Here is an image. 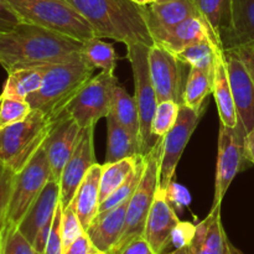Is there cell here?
<instances>
[{
	"instance_id": "cell-1",
	"label": "cell",
	"mask_w": 254,
	"mask_h": 254,
	"mask_svg": "<svg viewBox=\"0 0 254 254\" xmlns=\"http://www.w3.org/2000/svg\"><path fill=\"white\" fill-rule=\"evenodd\" d=\"M83 42L37 25L21 22L0 34V64L5 71L61 64L82 56Z\"/></svg>"
},
{
	"instance_id": "cell-2",
	"label": "cell",
	"mask_w": 254,
	"mask_h": 254,
	"mask_svg": "<svg viewBox=\"0 0 254 254\" xmlns=\"http://www.w3.org/2000/svg\"><path fill=\"white\" fill-rule=\"evenodd\" d=\"M93 29L99 39L108 37L127 47L143 44L151 47L154 37L146 22L145 5L133 0H67Z\"/></svg>"
},
{
	"instance_id": "cell-3",
	"label": "cell",
	"mask_w": 254,
	"mask_h": 254,
	"mask_svg": "<svg viewBox=\"0 0 254 254\" xmlns=\"http://www.w3.org/2000/svg\"><path fill=\"white\" fill-rule=\"evenodd\" d=\"M94 69L83 56L61 64H46L41 87L27 97L26 102L31 109L54 119L59 118L69 101L93 77Z\"/></svg>"
},
{
	"instance_id": "cell-4",
	"label": "cell",
	"mask_w": 254,
	"mask_h": 254,
	"mask_svg": "<svg viewBox=\"0 0 254 254\" xmlns=\"http://www.w3.org/2000/svg\"><path fill=\"white\" fill-rule=\"evenodd\" d=\"M56 119L32 109L22 121L0 129V161L17 174L44 146Z\"/></svg>"
},
{
	"instance_id": "cell-5",
	"label": "cell",
	"mask_w": 254,
	"mask_h": 254,
	"mask_svg": "<svg viewBox=\"0 0 254 254\" xmlns=\"http://www.w3.org/2000/svg\"><path fill=\"white\" fill-rule=\"evenodd\" d=\"M22 22L84 42L97 37L89 22L67 0H6Z\"/></svg>"
},
{
	"instance_id": "cell-6",
	"label": "cell",
	"mask_w": 254,
	"mask_h": 254,
	"mask_svg": "<svg viewBox=\"0 0 254 254\" xmlns=\"http://www.w3.org/2000/svg\"><path fill=\"white\" fill-rule=\"evenodd\" d=\"M163 148L164 136H159L153 148L144 155L145 166H144L143 176L136 190L129 198L123 233L109 254H118L122 248L128 245L131 240L143 237L146 218L160 185V163Z\"/></svg>"
},
{
	"instance_id": "cell-7",
	"label": "cell",
	"mask_w": 254,
	"mask_h": 254,
	"mask_svg": "<svg viewBox=\"0 0 254 254\" xmlns=\"http://www.w3.org/2000/svg\"><path fill=\"white\" fill-rule=\"evenodd\" d=\"M149 49L143 44L130 45L127 47V59L130 62L134 78V99L140 122V153L141 155L155 144V136L151 134V122L158 107V97L149 68Z\"/></svg>"
},
{
	"instance_id": "cell-8",
	"label": "cell",
	"mask_w": 254,
	"mask_h": 254,
	"mask_svg": "<svg viewBox=\"0 0 254 254\" xmlns=\"http://www.w3.org/2000/svg\"><path fill=\"white\" fill-rule=\"evenodd\" d=\"M117 82L116 74L101 71L84 83L64 111L81 128L96 126L99 119L106 118L111 112L112 91Z\"/></svg>"
},
{
	"instance_id": "cell-9",
	"label": "cell",
	"mask_w": 254,
	"mask_h": 254,
	"mask_svg": "<svg viewBox=\"0 0 254 254\" xmlns=\"http://www.w3.org/2000/svg\"><path fill=\"white\" fill-rule=\"evenodd\" d=\"M51 166L42 146L21 171L15 175L11 200L7 211V223L19 225L45 186L52 180Z\"/></svg>"
},
{
	"instance_id": "cell-10",
	"label": "cell",
	"mask_w": 254,
	"mask_h": 254,
	"mask_svg": "<svg viewBox=\"0 0 254 254\" xmlns=\"http://www.w3.org/2000/svg\"><path fill=\"white\" fill-rule=\"evenodd\" d=\"M246 135L247 133L241 122L235 128L226 127L220 122L215 197L212 207H221L233 179L245 169V163L247 161L245 154Z\"/></svg>"
},
{
	"instance_id": "cell-11",
	"label": "cell",
	"mask_w": 254,
	"mask_h": 254,
	"mask_svg": "<svg viewBox=\"0 0 254 254\" xmlns=\"http://www.w3.org/2000/svg\"><path fill=\"white\" fill-rule=\"evenodd\" d=\"M203 111H196L181 104L178 121L170 131L164 136V148L160 163V185L165 190L175 178L178 164L193 131L197 128Z\"/></svg>"
},
{
	"instance_id": "cell-12",
	"label": "cell",
	"mask_w": 254,
	"mask_h": 254,
	"mask_svg": "<svg viewBox=\"0 0 254 254\" xmlns=\"http://www.w3.org/2000/svg\"><path fill=\"white\" fill-rule=\"evenodd\" d=\"M185 64L175 54L155 44L149 49V68L158 102L174 101L183 104L184 69Z\"/></svg>"
},
{
	"instance_id": "cell-13",
	"label": "cell",
	"mask_w": 254,
	"mask_h": 254,
	"mask_svg": "<svg viewBox=\"0 0 254 254\" xmlns=\"http://www.w3.org/2000/svg\"><path fill=\"white\" fill-rule=\"evenodd\" d=\"M94 127L83 128L78 144L61 174L59 181L61 188L60 202L64 208L69 206L84 176L97 163L94 154Z\"/></svg>"
},
{
	"instance_id": "cell-14",
	"label": "cell",
	"mask_w": 254,
	"mask_h": 254,
	"mask_svg": "<svg viewBox=\"0 0 254 254\" xmlns=\"http://www.w3.org/2000/svg\"><path fill=\"white\" fill-rule=\"evenodd\" d=\"M236 111L246 133L254 128V81L236 50H223Z\"/></svg>"
},
{
	"instance_id": "cell-15",
	"label": "cell",
	"mask_w": 254,
	"mask_h": 254,
	"mask_svg": "<svg viewBox=\"0 0 254 254\" xmlns=\"http://www.w3.org/2000/svg\"><path fill=\"white\" fill-rule=\"evenodd\" d=\"M83 128L79 127L74 119H72L66 111L56 118L54 127L44 143L45 153L51 166L52 176L60 181L64 165L73 154Z\"/></svg>"
},
{
	"instance_id": "cell-16",
	"label": "cell",
	"mask_w": 254,
	"mask_h": 254,
	"mask_svg": "<svg viewBox=\"0 0 254 254\" xmlns=\"http://www.w3.org/2000/svg\"><path fill=\"white\" fill-rule=\"evenodd\" d=\"M180 222L175 208L166 198L164 189H158L150 212L146 218L143 237L156 254H164L171 245V232Z\"/></svg>"
},
{
	"instance_id": "cell-17",
	"label": "cell",
	"mask_w": 254,
	"mask_h": 254,
	"mask_svg": "<svg viewBox=\"0 0 254 254\" xmlns=\"http://www.w3.org/2000/svg\"><path fill=\"white\" fill-rule=\"evenodd\" d=\"M189 254H242L231 243L222 221L221 207H212L210 213L197 223L196 235L189 246Z\"/></svg>"
},
{
	"instance_id": "cell-18",
	"label": "cell",
	"mask_w": 254,
	"mask_h": 254,
	"mask_svg": "<svg viewBox=\"0 0 254 254\" xmlns=\"http://www.w3.org/2000/svg\"><path fill=\"white\" fill-rule=\"evenodd\" d=\"M145 12L154 41L155 37L173 29L184 20L201 15L192 0H155L145 5Z\"/></svg>"
},
{
	"instance_id": "cell-19",
	"label": "cell",
	"mask_w": 254,
	"mask_h": 254,
	"mask_svg": "<svg viewBox=\"0 0 254 254\" xmlns=\"http://www.w3.org/2000/svg\"><path fill=\"white\" fill-rule=\"evenodd\" d=\"M202 40H212L222 47L220 39L203 16H192L184 20L173 29L155 37V44L165 47L173 54H179L190 45ZM223 49V47H222Z\"/></svg>"
},
{
	"instance_id": "cell-20",
	"label": "cell",
	"mask_w": 254,
	"mask_h": 254,
	"mask_svg": "<svg viewBox=\"0 0 254 254\" xmlns=\"http://www.w3.org/2000/svg\"><path fill=\"white\" fill-rule=\"evenodd\" d=\"M60 196H61L60 183L52 179L19 222L17 227L20 232L31 243H34L40 230L54 221L55 212L60 203Z\"/></svg>"
},
{
	"instance_id": "cell-21",
	"label": "cell",
	"mask_w": 254,
	"mask_h": 254,
	"mask_svg": "<svg viewBox=\"0 0 254 254\" xmlns=\"http://www.w3.org/2000/svg\"><path fill=\"white\" fill-rule=\"evenodd\" d=\"M129 198L106 212L98 213L86 230V233L97 250L109 253L118 242L126 225Z\"/></svg>"
},
{
	"instance_id": "cell-22",
	"label": "cell",
	"mask_w": 254,
	"mask_h": 254,
	"mask_svg": "<svg viewBox=\"0 0 254 254\" xmlns=\"http://www.w3.org/2000/svg\"><path fill=\"white\" fill-rule=\"evenodd\" d=\"M102 171H103V165L98 163L94 164L89 169L88 174L84 176L69 203L84 230L91 226L98 215L99 205H101Z\"/></svg>"
},
{
	"instance_id": "cell-23",
	"label": "cell",
	"mask_w": 254,
	"mask_h": 254,
	"mask_svg": "<svg viewBox=\"0 0 254 254\" xmlns=\"http://www.w3.org/2000/svg\"><path fill=\"white\" fill-rule=\"evenodd\" d=\"M221 42L223 50L254 49V0H233L231 27Z\"/></svg>"
},
{
	"instance_id": "cell-24",
	"label": "cell",
	"mask_w": 254,
	"mask_h": 254,
	"mask_svg": "<svg viewBox=\"0 0 254 254\" xmlns=\"http://www.w3.org/2000/svg\"><path fill=\"white\" fill-rule=\"evenodd\" d=\"M212 93L213 97H215L221 123L225 124L226 127H230V128L237 127L238 123H240V119H238L235 99H233L232 89H231L223 49L218 50L215 67H213Z\"/></svg>"
},
{
	"instance_id": "cell-25",
	"label": "cell",
	"mask_w": 254,
	"mask_h": 254,
	"mask_svg": "<svg viewBox=\"0 0 254 254\" xmlns=\"http://www.w3.org/2000/svg\"><path fill=\"white\" fill-rule=\"evenodd\" d=\"M107 119V153L104 164L117 163L127 158L141 155L140 141L134 138L123 126L116 121L111 113Z\"/></svg>"
},
{
	"instance_id": "cell-26",
	"label": "cell",
	"mask_w": 254,
	"mask_h": 254,
	"mask_svg": "<svg viewBox=\"0 0 254 254\" xmlns=\"http://www.w3.org/2000/svg\"><path fill=\"white\" fill-rule=\"evenodd\" d=\"M45 66L24 67L7 72V79L1 94L26 101L27 97L39 91L44 81Z\"/></svg>"
},
{
	"instance_id": "cell-27",
	"label": "cell",
	"mask_w": 254,
	"mask_h": 254,
	"mask_svg": "<svg viewBox=\"0 0 254 254\" xmlns=\"http://www.w3.org/2000/svg\"><path fill=\"white\" fill-rule=\"evenodd\" d=\"M109 113L123 126L134 138L140 141V122L134 97L126 91L119 82H117L112 91V104Z\"/></svg>"
},
{
	"instance_id": "cell-28",
	"label": "cell",
	"mask_w": 254,
	"mask_h": 254,
	"mask_svg": "<svg viewBox=\"0 0 254 254\" xmlns=\"http://www.w3.org/2000/svg\"><path fill=\"white\" fill-rule=\"evenodd\" d=\"M212 89L213 69L190 68L184 86L183 104L196 111H203V102L212 93Z\"/></svg>"
},
{
	"instance_id": "cell-29",
	"label": "cell",
	"mask_w": 254,
	"mask_h": 254,
	"mask_svg": "<svg viewBox=\"0 0 254 254\" xmlns=\"http://www.w3.org/2000/svg\"><path fill=\"white\" fill-rule=\"evenodd\" d=\"M192 1L195 2L201 15L207 20L221 41L231 27L233 0H192Z\"/></svg>"
},
{
	"instance_id": "cell-30",
	"label": "cell",
	"mask_w": 254,
	"mask_h": 254,
	"mask_svg": "<svg viewBox=\"0 0 254 254\" xmlns=\"http://www.w3.org/2000/svg\"><path fill=\"white\" fill-rule=\"evenodd\" d=\"M138 156L127 158L117 163L103 164L101 176V202L109 197L114 191L118 190L129 178L138 163Z\"/></svg>"
},
{
	"instance_id": "cell-31",
	"label": "cell",
	"mask_w": 254,
	"mask_h": 254,
	"mask_svg": "<svg viewBox=\"0 0 254 254\" xmlns=\"http://www.w3.org/2000/svg\"><path fill=\"white\" fill-rule=\"evenodd\" d=\"M221 49L222 47L212 40H202L184 49L176 54V57L190 68L213 69L218 50Z\"/></svg>"
},
{
	"instance_id": "cell-32",
	"label": "cell",
	"mask_w": 254,
	"mask_h": 254,
	"mask_svg": "<svg viewBox=\"0 0 254 254\" xmlns=\"http://www.w3.org/2000/svg\"><path fill=\"white\" fill-rule=\"evenodd\" d=\"M82 56L94 67L103 72L114 73L117 55L113 46L99 37L87 40L82 45Z\"/></svg>"
},
{
	"instance_id": "cell-33",
	"label": "cell",
	"mask_w": 254,
	"mask_h": 254,
	"mask_svg": "<svg viewBox=\"0 0 254 254\" xmlns=\"http://www.w3.org/2000/svg\"><path fill=\"white\" fill-rule=\"evenodd\" d=\"M144 166H145V159H144V155H139L138 163H136V166L133 170V173L129 175V178L127 179L126 183H124L118 190L114 191V192L112 193L107 200H104L103 202H101L98 213L106 212V211L118 206L119 203L123 202V201L127 200V198L131 197V195H133L134 191L136 190V188H138L139 183H140L141 180Z\"/></svg>"
},
{
	"instance_id": "cell-34",
	"label": "cell",
	"mask_w": 254,
	"mask_h": 254,
	"mask_svg": "<svg viewBox=\"0 0 254 254\" xmlns=\"http://www.w3.org/2000/svg\"><path fill=\"white\" fill-rule=\"evenodd\" d=\"M181 104L174 101L159 102L151 122V134L155 138L165 136L178 121Z\"/></svg>"
},
{
	"instance_id": "cell-35",
	"label": "cell",
	"mask_w": 254,
	"mask_h": 254,
	"mask_svg": "<svg viewBox=\"0 0 254 254\" xmlns=\"http://www.w3.org/2000/svg\"><path fill=\"white\" fill-rule=\"evenodd\" d=\"M1 247L2 254H40L14 223H6L1 231Z\"/></svg>"
},
{
	"instance_id": "cell-36",
	"label": "cell",
	"mask_w": 254,
	"mask_h": 254,
	"mask_svg": "<svg viewBox=\"0 0 254 254\" xmlns=\"http://www.w3.org/2000/svg\"><path fill=\"white\" fill-rule=\"evenodd\" d=\"M31 111L26 101L0 94V129L22 121Z\"/></svg>"
},
{
	"instance_id": "cell-37",
	"label": "cell",
	"mask_w": 254,
	"mask_h": 254,
	"mask_svg": "<svg viewBox=\"0 0 254 254\" xmlns=\"http://www.w3.org/2000/svg\"><path fill=\"white\" fill-rule=\"evenodd\" d=\"M16 174L0 161V232L7 223V211Z\"/></svg>"
},
{
	"instance_id": "cell-38",
	"label": "cell",
	"mask_w": 254,
	"mask_h": 254,
	"mask_svg": "<svg viewBox=\"0 0 254 254\" xmlns=\"http://www.w3.org/2000/svg\"><path fill=\"white\" fill-rule=\"evenodd\" d=\"M62 242H64V252L79 237L86 232L71 206L64 208L62 212Z\"/></svg>"
},
{
	"instance_id": "cell-39",
	"label": "cell",
	"mask_w": 254,
	"mask_h": 254,
	"mask_svg": "<svg viewBox=\"0 0 254 254\" xmlns=\"http://www.w3.org/2000/svg\"><path fill=\"white\" fill-rule=\"evenodd\" d=\"M62 207L61 202L59 203L52 221L51 231H50L49 241L44 254H64V242H62Z\"/></svg>"
},
{
	"instance_id": "cell-40",
	"label": "cell",
	"mask_w": 254,
	"mask_h": 254,
	"mask_svg": "<svg viewBox=\"0 0 254 254\" xmlns=\"http://www.w3.org/2000/svg\"><path fill=\"white\" fill-rule=\"evenodd\" d=\"M197 225L180 221L171 232V245L175 248H185L191 245L196 235Z\"/></svg>"
},
{
	"instance_id": "cell-41",
	"label": "cell",
	"mask_w": 254,
	"mask_h": 254,
	"mask_svg": "<svg viewBox=\"0 0 254 254\" xmlns=\"http://www.w3.org/2000/svg\"><path fill=\"white\" fill-rule=\"evenodd\" d=\"M166 198L173 206L178 208L186 207L191 202V195L185 186L180 185L175 180L169 184L168 188L165 189Z\"/></svg>"
},
{
	"instance_id": "cell-42",
	"label": "cell",
	"mask_w": 254,
	"mask_h": 254,
	"mask_svg": "<svg viewBox=\"0 0 254 254\" xmlns=\"http://www.w3.org/2000/svg\"><path fill=\"white\" fill-rule=\"evenodd\" d=\"M21 17L6 0H0V34L7 32L21 24Z\"/></svg>"
},
{
	"instance_id": "cell-43",
	"label": "cell",
	"mask_w": 254,
	"mask_h": 254,
	"mask_svg": "<svg viewBox=\"0 0 254 254\" xmlns=\"http://www.w3.org/2000/svg\"><path fill=\"white\" fill-rule=\"evenodd\" d=\"M118 254H156L144 237H136L124 246Z\"/></svg>"
},
{
	"instance_id": "cell-44",
	"label": "cell",
	"mask_w": 254,
	"mask_h": 254,
	"mask_svg": "<svg viewBox=\"0 0 254 254\" xmlns=\"http://www.w3.org/2000/svg\"><path fill=\"white\" fill-rule=\"evenodd\" d=\"M96 250L97 248L93 246L91 238L84 232L64 251V254H92Z\"/></svg>"
},
{
	"instance_id": "cell-45",
	"label": "cell",
	"mask_w": 254,
	"mask_h": 254,
	"mask_svg": "<svg viewBox=\"0 0 254 254\" xmlns=\"http://www.w3.org/2000/svg\"><path fill=\"white\" fill-rule=\"evenodd\" d=\"M254 81V49H236Z\"/></svg>"
},
{
	"instance_id": "cell-46",
	"label": "cell",
	"mask_w": 254,
	"mask_h": 254,
	"mask_svg": "<svg viewBox=\"0 0 254 254\" xmlns=\"http://www.w3.org/2000/svg\"><path fill=\"white\" fill-rule=\"evenodd\" d=\"M245 154L246 159L254 164V128L246 135L245 139Z\"/></svg>"
},
{
	"instance_id": "cell-47",
	"label": "cell",
	"mask_w": 254,
	"mask_h": 254,
	"mask_svg": "<svg viewBox=\"0 0 254 254\" xmlns=\"http://www.w3.org/2000/svg\"><path fill=\"white\" fill-rule=\"evenodd\" d=\"M164 254H189V247L175 248V251H173V252H165Z\"/></svg>"
},
{
	"instance_id": "cell-48",
	"label": "cell",
	"mask_w": 254,
	"mask_h": 254,
	"mask_svg": "<svg viewBox=\"0 0 254 254\" xmlns=\"http://www.w3.org/2000/svg\"><path fill=\"white\" fill-rule=\"evenodd\" d=\"M134 2H136V4H139V5H146V4H149V0H133Z\"/></svg>"
},
{
	"instance_id": "cell-49",
	"label": "cell",
	"mask_w": 254,
	"mask_h": 254,
	"mask_svg": "<svg viewBox=\"0 0 254 254\" xmlns=\"http://www.w3.org/2000/svg\"><path fill=\"white\" fill-rule=\"evenodd\" d=\"M92 254H109V253H107V252H103V251H99V250H96L94 251L93 253Z\"/></svg>"
},
{
	"instance_id": "cell-50",
	"label": "cell",
	"mask_w": 254,
	"mask_h": 254,
	"mask_svg": "<svg viewBox=\"0 0 254 254\" xmlns=\"http://www.w3.org/2000/svg\"><path fill=\"white\" fill-rule=\"evenodd\" d=\"M0 254H2V247H1V232H0Z\"/></svg>"
},
{
	"instance_id": "cell-51",
	"label": "cell",
	"mask_w": 254,
	"mask_h": 254,
	"mask_svg": "<svg viewBox=\"0 0 254 254\" xmlns=\"http://www.w3.org/2000/svg\"><path fill=\"white\" fill-rule=\"evenodd\" d=\"M149 1H150V2H153V1H155V0H149Z\"/></svg>"
}]
</instances>
